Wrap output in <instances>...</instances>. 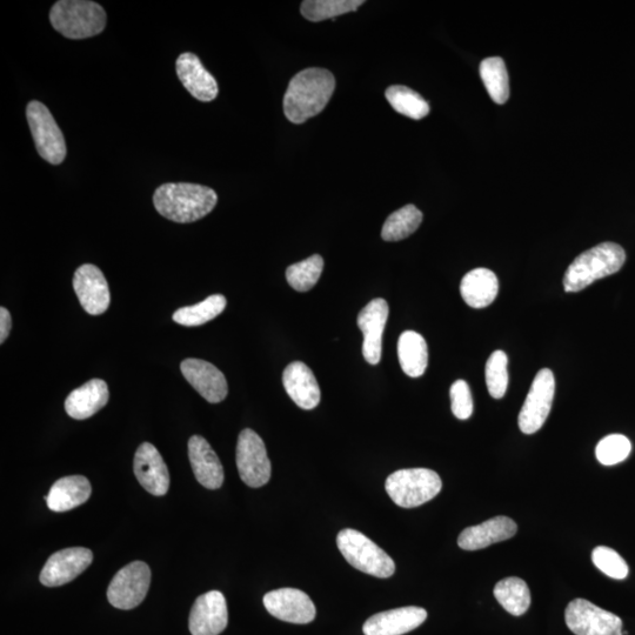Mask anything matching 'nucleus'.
<instances>
[{
    "mask_svg": "<svg viewBox=\"0 0 635 635\" xmlns=\"http://www.w3.org/2000/svg\"><path fill=\"white\" fill-rule=\"evenodd\" d=\"M336 90V79L329 70L306 69L297 73L284 97V112L293 124H303L319 115Z\"/></svg>",
    "mask_w": 635,
    "mask_h": 635,
    "instance_id": "f257e3e1",
    "label": "nucleus"
},
{
    "mask_svg": "<svg viewBox=\"0 0 635 635\" xmlns=\"http://www.w3.org/2000/svg\"><path fill=\"white\" fill-rule=\"evenodd\" d=\"M217 203V193L198 184L167 183L160 185L153 195L159 215L179 224L197 222L209 215Z\"/></svg>",
    "mask_w": 635,
    "mask_h": 635,
    "instance_id": "f03ea898",
    "label": "nucleus"
},
{
    "mask_svg": "<svg viewBox=\"0 0 635 635\" xmlns=\"http://www.w3.org/2000/svg\"><path fill=\"white\" fill-rule=\"evenodd\" d=\"M626 262V253L616 243H603L581 253L568 266L564 276V289L576 293L586 289L599 279L621 270Z\"/></svg>",
    "mask_w": 635,
    "mask_h": 635,
    "instance_id": "7ed1b4c3",
    "label": "nucleus"
},
{
    "mask_svg": "<svg viewBox=\"0 0 635 635\" xmlns=\"http://www.w3.org/2000/svg\"><path fill=\"white\" fill-rule=\"evenodd\" d=\"M50 20L60 35L69 39H85L102 33L108 17L103 6L95 2L60 0L52 6Z\"/></svg>",
    "mask_w": 635,
    "mask_h": 635,
    "instance_id": "20e7f679",
    "label": "nucleus"
},
{
    "mask_svg": "<svg viewBox=\"0 0 635 635\" xmlns=\"http://www.w3.org/2000/svg\"><path fill=\"white\" fill-rule=\"evenodd\" d=\"M337 545L347 563L360 572L377 578H390L396 572L389 554L362 532L345 528L338 534Z\"/></svg>",
    "mask_w": 635,
    "mask_h": 635,
    "instance_id": "39448f33",
    "label": "nucleus"
},
{
    "mask_svg": "<svg viewBox=\"0 0 635 635\" xmlns=\"http://www.w3.org/2000/svg\"><path fill=\"white\" fill-rule=\"evenodd\" d=\"M443 487L437 472L429 469H406L391 474L385 489L393 503L414 508L436 498Z\"/></svg>",
    "mask_w": 635,
    "mask_h": 635,
    "instance_id": "423d86ee",
    "label": "nucleus"
},
{
    "mask_svg": "<svg viewBox=\"0 0 635 635\" xmlns=\"http://www.w3.org/2000/svg\"><path fill=\"white\" fill-rule=\"evenodd\" d=\"M26 118L39 156L52 165L62 164L68 150L63 132L50 110L43 103L33 100L26 109Z\"/></svg>",
    "mask_w": 635,
    "mask_h": 635,
    "instance_id": "0eeeda50",
    "label": "nucleus"
},
{
    "mask_svg": "<svg viewBox=\"0 0 635 635\" xmlns=\"http://www.w3.org/2000/svg\"><path fill=\"white\" fill-rule=\"evenodd\" d=\"M565 620L576 635H624L623 620L585 599L568 604Z\"/></svg>",
    "mask_w": 635,
    "mask_h": 635,
    "instance_id": "6e6552de",
    "label": "nucleus"
},
{
    "mask_svg": "<svg viewBox=\"0 0 635 635\" xmlns=\"http://www.w3.org/2000/svg\"><path fill=\"white\" fill-rule=\"evenodd\" d=\"M151 584V570L143 561H133L113 577L108 599L119 610H132L143 603Z\"/></svg>",
    "mask_w": 635,
    "mask_h": 635,
    "instance_id": "1a4fd4ad",
    "label": "nucleus"
},
{
    "mask_svg": "<svg viewBox=\"0 0 635 635\" xmlns=\"http://www.w3.org/2000/svg\"><path fill=\"white\" fill-rule=\"evenodd\" d=\"M237 467L240 478L253 489L266 485L271 479V461L264 441L250 429L239 434Z\"/></svg>",
    "mask_w": 635,
    "mask_h": 635,
    "instance_id": "9d476101",
    "label": "nucleus"
},
{
    "mask_svg": "<svg viewBox=\"0 0 635 635\" xmlns=\"http://www.w3.org/2000/svg\"><path fill=\"white\" fill-rule=\"evenodd\" d=\"M556 394V379L551 370H540L534 378L523 409L519 414V427L525 434L538 432L544 426Z\"/></svg>",
    "mask_w": 635,
    "mask_h": 635,
    "instance_id": "9b49d317",
    "label": "nucleus"
},
{
    "mask_svg": "<svg viewBox=\"0 0 635 635\" xmlns=\"http://www.w3.org/2000/svg\"><path fill=\"white\" fill-rule=\"evenodd\" d=\"M264 606L271 616L285 623L310 624L317 616L311 598L296 588H280L265 594Z\"/></svg>",
    "mask_w": 635,
    "mask_h": 635,
    "instance_id": "f8f14e48",
    "label": "nucleus"
},
{
    "mask_svg": "<svg viewBox=\"0 0 635 635\" xmlns=\"http://www.w3.org/2000/svg\"><path fill=\"white\" fill-rule=\"evenodd\" d=\"M93 554L89 548L71 547L58 551L46 561L40 583L58 587L75 580L92 564Z\"/></svg>",
    "mask_w": 635,
    "mask_h": 635,
    "instance_id": "ddd939ff",
    "label": "nucleus"
},
{
    "mask_svg": "<svg viewBox=\"0 0 635 635\" xmlns=\"http://www.w3.org/2000/svg\"><path fill=\"white\" fill-rule=\"evenodd\" d=\"M73 289L80 305L91 316H100L108 311L111 303L109 284L97 266L85 264L78 267L73 276Z\"/></svg>",
    "mask_w": 635,
    "mask_h": 635,
    "instance_id": "4468645a",
    "label": "nucleus"
},
{
    "mask_svg": "<svg viewBox=\"0 0 635 635\" xmlns=\"http://www.w3.org/2000/svg\"><path fill=\"white\" fill-rule=\"evenodd\" d=\"M390 307L383 298L373 299L360 311L357 324L364 334L363 354L367 363L377 365L383 353V334Z\"/></svg>",
    "mask_w": 635,
    "mask_h": 635,
    "instance_id": "2eb2a0df",
    "label": "nucleus"
},
{
    "mask_svg": "<svg viewBox=\"0 0 635 635\" xmlns=\"http://www.w3.org/2000/svg\"><path fill=\"white\" fill-rule=\"evenodd\" d=\"M229 623V612L224 594L210 591L200 596L193 605L189 627L192 635H219Z\"/></svg>",
    "mask_w": 635,
    "mask_h": 635,
    "instance_id": "dca6fc26",
    "label": "nucleus"
},
{
    "mask_svg": "<svg viewBox=\"0 0 635 635\" xmlns=\"http://www.w3.org/2000/svg\"><path fill=\"white\" fill-rule=\"evenodd\" d=\"M133 470L139 484L153 496L163 497L169 491V470L162 454L152 444L143 443L138 447Z\"/></svg>",
    "mask_w": 635,
    "mask_h": 635,
    "instance_id": "f3484780",
    "label": "nucleus"
},
{
    "mask_svg": "<svg viewBox=\"0 0 635 635\" xmlns=\"http://www.w3.org/2000/svg\"><path fill=\"white\" fill-rule=\"evenodd\" d=\"M180 370L193 389L209 403L218 404L226 398L229 386L224 374L215 365L189 358L180 364Z\"/></svg>",
    "mask_w": 635,
    "mask_h": 635,
    "instance_id": "a211bd4d",
    "label": "nucleus"
},
{
    "mask_svg": "<svg viewBox=\"0 0 635 635\" xmlns=\"http://www.w3.org/2000/svg\"><path fill=\"white\" fill-rule=\"evenodd\" d=\"M424 608L409 606L374 614L363 627L365 635H403L425 623Z\"/></svg>",
    "mask_w": 635,
    "mask_h": 635,
    "instance_id": "6ab92c4d",
    "label": "nucleus"
},
{
    "mask_svg": "<svg viewBox=\"0 0 635 635\" xmlns=\"http://www.w3.org/2000/svg\"><path fill=\"white\" fill-rule=\"evenodd\" d=\"M177 75L184 88L199 102L210 103L219 93L217 80L204 68L200 59L186 52L177 59Z\"/></svg>",
    "mask_w": 635,
    "mask_h": 635,
    "instance_id": "aec40b11",
    "label": "nucleus"
},
{
    "mask_svg": "<svg viewBox=\"0 0 635 635\" xmlns=\"http://www.w3.org/2000/svg\"><path fill=\"white\" fill-rule=\"evenodd\" d=\"M517 531L516 521L504 516L494 517L483 524L467 527L460 533L458 545L466 551L483 550L513 538Z\"/></svg>",
    "mask_w": 635,
    "mask_h": 635,
    "instance_id": "412c9836",
    "label": "nucleus"
},
{
    "mask_svg": "<svg viewBox=\"0 0 635 635\" xmlns=\"http://www.w3.org/2000/svg\"><path fill=\"white\" fill-rule=\"evenodd\" d=\"M283 384L294 404L303 410H313L320 403V389L310 367L302 362H294L283 373Z\"/></svg>",
    "mask_w": 635,
    "mask_h": 635,
    "instance_id": "4be33fe9",
    "label": "nucleus"
},
{
    "mask_svg": "<svg viewBox=\"0 0 635 635\" xmlns=\"http://www.w3.org/2000/svg\"><path fill=\"white\" fill-rule=\"evenodd\" d=\"M189 459L193 473L205 489L218 490L224 483L222 463L206 439L193 436L189 440Z\"/></svg>",
    "mask_w": 635,
    "mask_h": 635,
    "instance_id": "5701e85b",
    "label": "nucleus"
},
{
    "mask_svg": "<svg viewBox=\"0 0 635 635\" xmlns=\"http://www.w3.org/2000/svg\"><path fill=\"white\" fill-rule=\"evenodd\" d=\"M108 384L102 379H92L69 394L65 400V411L76 420L95 416L109 403Z\"/></svg>",
    "mask_w": 635,
    "mask_h": 635,
    "instance_id": "b1692460",
    "label": "nucleus"
},
{
    "mask_svg": "<svg viewBox=\"0 0 635 635\" xmlns=\"http://www.w3.org/2000/svg\"><path fill=\"white\" fill-rule=\"evenodd\" d=\"M91 493L89 479L83 476H70L57 480L45 500L51 511L68 512L85 504Z\"/></svg>",
    "mask_w": 635,
    "mask_h": 635,
    "instance_id": "393cba45",
    "label": "nucleus"
},
{
    "mask_svg": "<svg viewBox=\"0 0 635 635\" xmlns=\"http://www.w3.org/2000/svg\"><path fill=\"white\" fill-rule=\"evenodd\" d=\"M460 293L464 302L473 309H485L496 300L499 280L489 269H474L461 280Z\"/></svg>",
    "mask_w": 635,
    "mask_h": 635,
    "instance_id": "a878e982",
    "label": "nucleus"
},
{
    "mask_svg": "<svg viewBox=\"0 0 635 635\" xmlns=\"http://www.w3.org/2000/svg\"><path fill=\"white\" fill-rule=\"evenodd\" d=\"M398 358L401 369L411 378H419L429 365V349L421 334L405 331L398 342Z\"/></svg>",
    "mask_w": 635,
    "mask_h": 635,
    "instance_id": "bb28decb",
    "label": "nucleus"
},
{
    "mask_svg": "<svg viewBox=\"0 0 635 635\" xmlns=\"http://www.w3.org/2000/svg\"><path fill=\"white\" fill-rule=\"evenodd\" d=\"M494 597L512 616H523L531 606V592L523 579L511 577L499 581Z\"/></svg>",
    "mask_w": 635,
    "mask_h": 635,
    "instance_id": "cd10ccee",
    "label": "nucleus"
},
{
    "mask_svg": "<svg viewBox=\"0 0 635 635\" xmlns=\"http://www.w3.org/2000/svg\"><path fill=\"white\" fill-rule=\"evenodd\" d=\"M421 222H423V212L412 204L406 205L386 219L381 230V237L385 242H399L413 235L419 229Z\"/></svg>",
    "mask_w": 635,
    "mask_h": 635,
    "instance_id": "c85d7f7f",
    "label": "nucleus"
},
{
    "mask_svg": "<svg viewBox=\"0 0 635 635\" xmlns=\"http://www.w3.org/2000/svg\"><path fill=\"white\" fill-rule=\"evenodd\" d=\"M226 304V298L222 294H213L202 303L182 307L173 314V320L186 327L202 326L222 314Z\"/></svg>",
    "mask_w": 635,
    "mask_h": 635,
    "instance_id": "c756f323",
    "label": "nucleus"
},
{
    "mask_svg": "<svg viewBox=\"0 0 635 635\" xmlns=\"http://www.w3.org/2000/svg\"><path fill=\"white\" fill-rule=\"evenodd\" d=\"M480 77L487 92L497 104H505L510 98V80L503 59L486 58L480 64Z\"/></svg>",
    "mask_w": 635,
    "mask_h": 635,
    "instance_id": "7c9ffc66",
    "label": "nucleus"
},
{
    "mask_svg": "<svg viewBox=\"0 0 635 635\" xmlns=\"http://www.w3.org/2000/svg\"><path fill=\"white\" fill-rule=\"evenodd\" d=\"M389 102L400 115L414 120L425 118L430 113V105L426 100L407 86L393 85L385 92Z\"/></svg>",
    "mask_w": 635,
    "mask_h": 635,
    "instance_id": "2f4dec72",
    "label": "nucleus"
},
{
    "mask_svg": "<svg viewBox=\"0 0 635 635\" xmlns=\"http://www.w3.org/2000/svg\"><path fill=\"white\" fill-rule=\"evenodd\" d=\"M363 4V0H305L300 12L310 22H323L356 11Z\"/></svg>",
    "mask_w": 635,
    "mask_h": 635,
    "instance_id": "473e14b6",
    "label": "nucleus"
},
{
    "mask_svg": "<svg viewBox=\"0 0 635 635\" xmlns=\"http://www.w3.org/2000/svg\"><path fill=\"white\" fill-rule=\"evenodd\" d=\"M324 270V259L319 254L303 260V262L287 267L286 279L293 290L307 292L319 282Z\"/></svg>",
    "mask_w": 635,
    "mask_h": 635,
    "instance_id": "72a5a7b5",
    "label": "nucleus"
},
{
    "mask_svg": "<svg viewBox=\"0 0 635 635\" xmlns=\"http://www.w3.org/2000/svg\"><path fill=\"white\" fill-rule=\"evenodd\" d=\"M508 358L504 351L491 354L486 363V385L494 399L505 396L508 387Z\"/></svg>",
    "mask_w": 635,
    "mask_h": 635,
    "instance_id": "f704fd0d",
    "label": "nucleus"
},
{
    "mask_svg": "<svg viewBox=\"0 0 635 635\" xmlns=\"http://www.w3.org/2000/svg\"><path fill=\"white\" fill-rule=\"evenodd\" d=\"M632 444L623 434H611L599 441L596 456L600 464L613 466L623 463L630 456Z\"/></svg>",
    "mask_w": 635,
    "mask_h": 635,
    "instance_id": "c9c22d12",
    "label": "nucleus"
},
{
    "mask_svg": "<svg viewBox=\"0 0 635 635\" xmlns=\"http://www.w3.org/2000/svg\"><path fill=\"white\" fill-rule=\"evenodd\" d=\"M593 564L607 577L624 580L628 576V565L620 554L610 547L599 546L592 552Z\"/></svg>",
    "mask_w": 635,
    "mask_h": 635,
    "instance_id": "e433bc0d",
    "label": "nucleus"
},
{
    "mask_svg": "<svg viewBox=\"0 0 635 635\" xmlns=\"http://www.w3.org/2000/svg\"><path fill=\"white\" fill-rule=\"evenodd\" d=\"M452 412L456 418L467 420L473 413V398L465 380H457L450 390Z\"/></svg>",
    "mask_w": 635,
    "mask_h": 635,
    "instance_id": "4c0bfd02",
    "label": "nucleus"
},
{
    "mask_svg": "<svg viewBox=\"0 0 635 635\" xmlns=\"http://www.w3.org/2000/svg\"><path fill=\"white\" fill-rule=\"evenodd\" d=\"M12 329L11 314L5 307L0 309V343L4 344Z\"/></svg>",
    "mask_w": 635,
    "mask_h": 635,
    "instance_id": "58836bf2",
    "label": "nucleus"
}]
</instances>
